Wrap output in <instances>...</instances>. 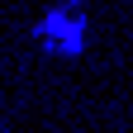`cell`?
Returning a JSON list of instances; mask_svg holds the SVG:
<instances>
[{
    "instance_id": "obj_1",
    "label": "cell",
    "mask_w": 133,
    "mask_h": 133,
    "mask_svg": "<svg viewBox=\"0 0 133 133\" xmlns=\"http://www.w3.org/2000/svg\"><path fill=\"white\" fill-rule=\"evenodd\" d=\"M90 0H52L43 5V14L29 24V38L43 57H57V62H81L90 52Z\"/></svg>"
}]
</instances>
